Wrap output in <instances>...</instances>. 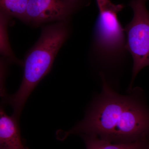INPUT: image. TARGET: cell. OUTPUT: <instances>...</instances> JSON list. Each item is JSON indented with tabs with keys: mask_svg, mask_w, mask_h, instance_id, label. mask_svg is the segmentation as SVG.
<instances>
[{
	"mask_svg": "<svg viewBox=\"0 0 149 149\" xmlns=\"http://www.w3.org/2000/svg\"><path fill=\"white\" fill-rule=\"evenodd\" d=\"M99 10L95 27L96 41L105 52H114L124 42V30L117 17L124 5L115 4L110 0H96Z\"/></svg>",
	"mask_w": 149,
	"mask_h": 149,
	"instance_id": "277c9868",
	"label": "cell"
},
{
	"mask_svg": "<svg viewBox=\"0 0 149 149\" xmlns=\"http://www.w3.org/2000/svg\"><path fill=\"white\" fill-rule=\"evenodd\" d=\"M73 1H77V2L81 3L83 2L84 1H87V0H73Z\"/></svg>",
	"mask_w": 149,
	"mask_h": 149,
	"instance_id": "8fae6325",
	"label": "cell"
},
{
	"mask_svg": "<svg viewBox=\"0 0 149 149\" xmlns=\"http://www.w3.org/2000/svg\"><path fill=\"white\" fill-rule=\"evenodd\" d=\"M80 4L73 0H28L23 22L37 27L68 20Z\"/></svg>",
	"mask_w": 149,
	"mask_h": 149,
	"instance_id": "5b68a950",
	"label": "cell"
},
{
	"mask_svg": "<svg viewBox=\"0 0 149 149\" xmlns=\"http://www.w3.org/2000/svg\"><path fill=\"white\" fill-rule=\"evenodd\" d=\"M86 149H149V139L127 143L115 144L91 135H83Z\"/></svg>",
	"mask_w": 149,
	"mask_h": 149,
	"instance_id": "52a82bcc",
	"label": "cell"
},
{
	"mask_svg": "<svg viewBox=\"0 0 149 149\" xmlns=\"http://www.w3.org/2000/svg\"><path fill=\"white\" fill-rule=\"evenodd\" d=\"M28 0H0V10L23 22Z\"/></svg>",
	"mask_w": 149,
	"mask_h": 149,
	"instance_id": "9c48e42d",
	"label": "cell"
},
{
	"mask_svg": "<svg viewBox=\"0 0 149 149\" xmlns=\"http://www.w3.org/2000/svg\"><path fill=\"white\" fill-rule=\"evenodd\" d=\"M12 17L0 10V55L10 61L19 65L22 63L15 57L9 43L7 27Z\"/></svg>",
	"mask_w": 149,
	"mask_h": 149,
	"instance_id": "ba28073f",
	"label": "cell"
},
{
	"mask_svg": "<svg viewBox=\"0 0 149 149\" xmlns=\"http://www.w3.org/2000/svg\"><path fill=\"white\" fill-rule=\"evenodd\" d=\"M101 93L94 100L83 120L61 135H91L112 143H131L149 139V108L142 89H132L129 95L116 93L101 75Z\"/></svg>",
	"mask_w": 149,
	"mask_h": 149,
	"instance_id": "6da1fadb",
	"label": "cell"
},
{
	"mask_svg": "<svg viewBox=\"0 0 149 149\" xmlns=\"http://www.w3.org/2000/svg\"><path fill=\"white\" fill-rule=\"evenodd\" d=\"M69 34L68 20L42 27L40 38L24 60V75L20 87L13 95H6L3 97L4 102L12 107V115L15 118L19 119L28 97L50 70L58 52Z\"/></svg>",
	"mask_w": 149,
	"mask_h": 149,
	"instance_id": "7a4b0ae2",
	"label": "cell"
},
{
	"mask_svg": "<svg viewBox=\"0 0 149 149\" xmlns=\"http://www.w3.org/2000/svg\"><path fill=\"white\" fill-rule=\"evenodd\" d=\"M0 139L6 149H27L22 143L18 120L8 115L0 106Z\"/></svg>",
	"mask_w": 149,
	"mask_h": 149,
	"instance_id": "8992f818",
	"label": "cell"
},
{
	"mask_svg": "<svg viewBox=\"0 0 149 149\" xmlns=\"http://www.w3.org/2000/svg\"><path fill=\"white\" fill-rule=\"evenodd\" d=\"M7 65L5 61L0 58V96L2 97L6 95L4 88V80L6 73Z\"/></svg>",
	"mask_w": 149,
	"mask_h": 149,
	"instance_id": "30bf717a",
	"label": "cell"
},
{
	"mask_svg": "<svg viewBox=\"0 0 149 149\" xmlns=\"http://www.w3.org/2000/svg\"><path fill=\"white\" fill-rule=\"evenodd\" d=\"M147 1H130L129 6L133 10V18L123 29L127 36L124 47L131 54L133 59L130 91L139 71L149 65V12L146 7Z\"/></svg>",
	"mask_w": 149,
	"mask_h": 149,
	"instance_id": "3957f363",
	"label": "cell"
}]
</instances>
